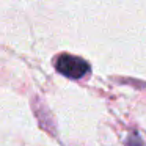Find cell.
Returning <instances> with one entry per match:
<instances>
[{"instance_id": "obj_1", "label": "cell", "mask_w": 146, "mask_h": 146, "mask_svg": "<svg viewBox=\"0 0 146 146\" xmlns=\"http://www.w3.org/2000/svg\"><path fill=\"white\" fill-rule=\"evenodd\" d=\"M55 68L58 72H61L69 79H82L90 71V64L83 58L69 54L58 55V58L55 60Z\"/></svg>"}]
</instances>
